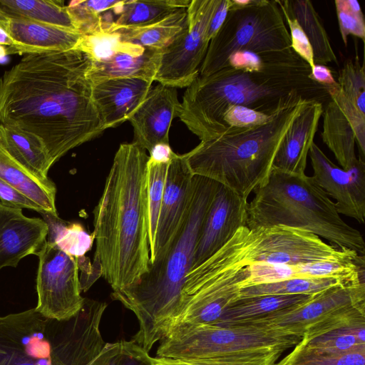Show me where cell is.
Returning <instances> with one entry per match:
<instances>
[{
  "label": "cell",
  "mask_w": 365,
  "mask_h": 365,
  "mask_svg": "<svg viewBox=\"0 0 365 365\" xmlns=\"http://www.w3.org/2000/svg\"><path fill=\"white\" fill-rule=\"evenodd\" d=\"M6 32L14 42L6 54H41L73 49L83 37L75 31L28 19L10 18Z\"/></svg>",
  "instance_id": "obj_20"
},
{
  "label": "cell",
  "mask_w": 365,
  "mask_h": 365,
  "mask_svg": "<svg viewBox=\"0 0 365 365\" xmlns=\"http://www.w3.org/2000/svg\"><path fill=\"white\" fill-rule=\"evenodd\" d=\"M309 77L314 82L324 86L337 83L331 70L324 65L314 64L311 68V73Z\"/></svg>",
  "instance_id": "obj_48"
},
{
  "label": "cell",
  "mask_w": 365,
  "mask_h": 365,
  "mask_svg": "<svg viewBox=\"0 0 365 365\" xmlns=\"http://www.w3.org/2000/svg\"><path fill=\"white\" fill-rule=\"evenodd\" d=\"M231 0H219V3L210 19L207 36L210 41L224 23L231 7Z\"/></svg>",
  "instance_id": "obj_47"
},
{
  "label": "cell",
  "mask_w": 365,
  "mask_h": 365,
  "mask_svg": "<svg viewBox=\"0 0 365 365\" xmlns=\"http://www.w3.org/2000/svg\"><path fill=\"white\" fill-rule=\"evenodd\" d=\"M47 234L43 220L28 217L21 209L0 202V269L16 267L24 257L36 255L46 242Z\"/></svg>",
  "instance_id": "obj_18"
},
{
  "label": "cell",
  "mask_w": 365,
  "mask_h": 365,
  "mask_svg": "<svg viewBox=\"0 0 365 365\" xmlns=\"http://www.w3.org/2000/svg\"><path fill=\"white\" fill-rule=\"evenodd\" d=\"M336 11L339 21V31L344 45H347V38L353 35L365 39V23L363 14L352 11L346 4V0L335 1Z\"/></svg>",
  "instance_id": "obj_42"
},
{
  "label": "cell",
  "mask_w": 365,
  "mask_h": 365,
  "mask_svg": "<svg viewBox=\"0 0 365 365\" xmlns=\"http://www.w3.org/2000/svg\"><path fill=\"white\" fill-rule=\"evenodd\" d=\"M358 281H364V279L292 278L244 287L239 291L238 298L262 295L314 294L335 285Z\"/></svg>",
  "instance_id": "obj_32"
},
{
  "label": "cell",
  "mask_w": 365,
  "mask_h": 365,
  "mask_svg": "<svg viewBox=\"0 0 365 365\" xmlns=\"http://www.w3.org/2000/svg\"><path fill=\"white\" fill-rule=\"evenodd\" d=\"M66 6L78 31L83 35L103 29V12L97 1H73Z\"/></svg>",
  "instance_id": "obj_39"
},
{
  "label": "cell",
  "mask_w": 365,
  "mask_h": 365,
  "mask_svg": "<svg viewBox=\"0 0 365 365\" xmlns=\"http://www.w3.org/2000/svg\"><path fill=\"white\" fill-rule=\"evenodd\" d=\"M148 158L136 143H121L93 211V265L113 292L135 284L148 269Z\"/></svg>",
  "instance_id": "obj_2"
},
{
  "label": "cell",
  "mask_w": 365,
  "mask_h": 365,
  "mask_svg": "<svg viewBox=\"0 0 365 365\" xmlns=\"http://www.w3.org/2000/svg\"><path fill=\"white\" fill-rule=\"evenodd\" d=\"M322 112V102L309 100L306 103L282 138L274 167L290 173H305L308 153Z\"/></svg>",
  "instance_id": "obj_21"
},
{
  "label": "cell",
  "mask_w": 365,
  "mask_h": 365,
  "mask_svg": "<svg viewBox=\"0 0 365 365\" xmlns=\"http://www.w3.org/2000/svg\"><path fill=\"white\" fill-rule=\"evenodd\" d=\"M149 159L159 163L169 162L174 155L170 145L158 144L153 148L149 153Z\"/></svg>",
  "instance_id": "obj_49"
},
{
  "label": "cell",
  "mask_w": 365,
  "mask_h": 365,
  "mask_svg": "<svg viewBox=\"0 0 365 365\" xmlns=\"http://www.w3.org/2000/svg\"><path fill=\"white\" fill-rule=\"evenodd\" d=\"M360 304H365L364 281L335 285L316 294L301 305L235 324L270 327L302 337L309 327L339 311Z\"/></svg>",
  "instance_id": "obj_14"
},
{
  "label": "cell",
  "mask_w": 365,
  "mask_h": 365,
  "mask_svg": "<svg viewBox=\"0 0 365 365\" xmlns=\"http://www.w3.org/2000/svg\"><path fill=\"white\" fill-rule=\"evenodd\" d=\"M326 91L350 123L363 160L365 155V114L342 93L338 83L326 86Z\"/></svg>",
  "instance_id": "obj_38"
},
{
  "label": "cell",
  "mask_w": 365,
  "mask_h": 365,
  "mask_svg": "<svg viewBox=\"0 0 365 365\" xmlns=\"http://www.w3.org/2000/svg\"><path fill=\"white\" fill-rule=\"evenodd\" d=\"M219 0H192L185 31L163 50L155 81L187 88L199 76L210 40L207 32Z\"/></svg>",
  "instance_id": "obj_13"
},
{
  "label": "cell",
  "mask_w": 365,
  "mask_h": 365,
  "mask_svg": "<svg viewBox=\"0 0 365 365\" xmlns=\"http://www.w3.org/2000/svg\"><path fill=\"white\" fill-rule=\"evenodd\" d=\"M48 226V242L66 254L80 259L91 250L93 234H88L83 225L61 220L58 215L41 213Z\"/></svg>",
  "instance_id": "obj_31"
},
{
  "label": "cell",
  "mask_w": 365,
  "mask_h": 365,
  "mask_svg": "<svg viewBox=\"0 0 365 365\" xmlns=\"http://www.w3.org/2000/svg\"><path fill=\"white\" fill-rule=\"evenodd\" d=\"M153 83L135 78H112L93 84L92 99L105 130L128 120L144 101Z\"/></svg>",
  "instance_id": "obj_19"
},
{
  "label": "cell",
  "mask_w": 365,
  "mask_h": 365,
  "mask_svg": "<svg viewBox=\"0 0 365 365\" xmlns=\"http://www.w3.org/2000/svg\"><path fill=\"white\" fill-rule=\"evenodd\" d=\"M92 365H155V358L133 339L122 340L106 342Z\"/></svg>",
  "instance_id": "obj_36"
},
{
  "label": "cell",
  "mask_w": 365,
  "mask_h": 365,
  "mask_svg": "<svg viewBox=\"0 0 365 365\" xmlns=\"http://www.w3.org/2000/svg\"><path fill=\"white\" fill-rule=\"evenodd\" d=\"M247 227L286 226L323 237L331 245L364 255L361 232L346 223L335 203L312 176L273 166L267 180L254 191L247 208Z\"/></svg>",
  "instance_id": "obj_7"
},
{
  "label": "cell",
  "mask_w": 365,
  "mask_h": 365,
  "mask_svg": "<svg viewBox=\"0 0 365 365\" xmlns=\"http://www.w3.org/2000/svg\"><path fill=\"white\" fill-rule=\"evenodd\" d=\"M297 345L320 353L341 354L365 349V324L345 327Z\"/></svg>",
  "instance_id": "obj_33"
},
{
  "label": "cell",
  "mask_w": 365,
  "mask_h": 365,
  "mask_svg": "<svg viewBox=\"0 0 365 365\" xmlns=\"http://www.w3.org/2000/svg\"><path fill=\"white\" fill-rule=\"evenodd\" d=\"M331 247L319 237L286 226H242L217 252L188 274L200 279L222 277L257 262L299 264L327 261Z\"/></svg>",
  "instance_id": "obj_8"
},
{
  "label": "cell",
  "mask_w": 365,
  "mask_h": 365,
  "mask_svg": "<svg viewBox=\"0 0 365 365\" xmlns=\"http://www.w3.org/2000/svg\"><path fill=\"white\" fill-rule=\"evenodd\" d=\"M218 187L215 180L194 175L189 208L165 252L149 264L135 284L111 294L136 316L139 329L133 340L147 352L165 336L177 312L201 228Z\"/></svg>",
  "instance_id": "obj_4"
},
{
  "label": "cell",
  "mask_w": 365,
  "mask_h": 365,
  "mask_svg": "<svg viewBox=\"0 0 365 365\" xmlns=\"http://www.w3.org/2000/svg\"><path fill=\"white\" fill-rule=\"evenodd\" d=\"M265 53L240 50L232 53L227 60V67L246 72H260L265 66Z\"/></svg>",
  "instance_id": "obj_43"
},
{
  "label": "cell",
  "mask_w": 365,
  "mask_h": 365,
  "mask_svg": "<svg viewBox=\"0 0 365 365\" xmlns=\"http://www.w3.org/2000/svg\"><path fill=\"white\" fill-rule=\"evenodd\" d=\"M1 203L15 209L26 208L43 213L42 209L22 192L0 179Z\"/></svg>",
  "instance_id": "obj_44"
},
{
  "label": "cell",
  "mask_w": 365,
  "mask_h": 365,
  "mask_svg": "<svg viewBox=\"0 0 365 365\" xmlns=\"http://www.w3.org/2000/svg\"><path fill=\"white\" fill-rule=\"evenodd\" d=\"M105 302L85 298L68 320L32 308L0 316V365H92L106 342L100 324Z\"/></svg>",
  "instance_id": "obj_6"
},
{
  "label": "cell",
  "mask_w": 365,
  "mask_h": 365,
  "mask_svg": "<svg viewBox=\"0 0 365 365\" xmlns=\"http://www.w3.org/2000/svg\"><path fill=\"white\" fill-rule=\"evenodd\" d=\"M170 161L159 163L148 158L147 163V202L150 253L154 247Z\"/></svg>",
  "instance_id": "obj_34"
},
{
  "label": "cell",
  "mask_w": 365,
  "mask_h": 365,
  "mask_svg": "<svg viewBox=\"0 0 365 365\" xmlns=\"http://www.w3.org/2000/svg\"><path fill=\"white\" fill-rule=\"evenodd\" d=\"M180 109L176 88L161 83L153 86L128 120L133 128V142L149 153L156 145H169L171 123Z\"/></svg>",
  "instance_id": "obj_17"
},
{
  "label": "cell",
  "mask_w": 365,
  "mask_h": 365,
  "mask_svg": "<svg viewBox=\"0 0 365 365\" xmlns=\"http://www.w3.org/2000/svg\"><path fill=\"white\" fill-rule=\"evenodd\" d=\"M301 336L267 326L179 325L160 341L156 357L182 361L279 358Z\"/></svg>",
  "instance_id": "obj_9"
},
{
  "label": "cell",
  "mask_w": 365,
  "mask_h": 365,
  "mask_svg": "<svg viewBox=\"0 0 365 365\" xmlns=\"http://www.w3.org/2000/svg\"><path fill=\"white\" fill-rule=\"evenodd\" d=\"M75 48L86 53L91 60L88 77L93 85L118 78L153 83L163 52L125 41L106 29L83 35Z\"/></svg>",
  "instance_id": "obj_11"
},
{
  "label": "cell",
  "mask_w": 365,
  "mask_h": 365,
  "mask_svg": "<svg viewBox=\"0 0 365 365\" xmlns=\"http://www.w3.org/2000/svg\"><path fill=\"white\" fill-rule=\"evenodd\" d=\"M315 294L262 295L237 298L225 309L214 324L227 325L260 319L304 304Z\"/></svg>",
  "instance_id": "obj_26"
},
{
  "label": "cell",
  "mask_w": 365,
  "mask_h": 365,
  "mask_svg": "<svg viewBox=\"0 0 365 365\" xmlns=\"http://www.w3.org/2000/svg\"><path fill=\"white\" fill-rule=\"evenodd\" d=\"M35 255L38 257L36 310L48 319H70L82 309L85 300L81 294L77 259L47 240Z\"/></svg>",
  "instance_id": "obj_12"
},
{
  "label": "cell",
  "mask_w": 365,
  "mask_h": 365,
  "mask_svg": "<svg viewBox=\"0 0 365 365\" xmlns=\"http://www.w3.org/2000/svg\"><path fill=\"white\" fill-rule=\"evenodd\" d=\"M187 8H180L154 22L135 26L104 28L117 33L120 38L143 47L164 50L170 45L188 25Z\"/></svg>",
  "instance_id": "obj_24"
},
{
  "label": "cell",
  "mask_w": 365,
  "mask_h": 365,
  "mask_svg": "<svg viewBox=\"0 0 365 365\" xmlns=\"http://www.w3.org/2000/svg\"><path fill=\"white\" fill-rule=\"evenodd\" d=\"M322 115V139L333 153L341 168L346 170L358 160L355 152L356 138L354 130L331 99L327 104Z\"/></svg>",
  "instance_id": "obj_27"
},
{
  "label": "cell",
  "mask_w": 365,
  "mask_h": 365,
  "mask_svg": "<svg viewBox=\"0 0 365 365\" xmlns=\"http://www.w3.org/2000/svg\"><path fill=\"white\" fill-rule=\"evenodd\" d=\"M351 180L357 197L365 202V163L361 158H358L351 167L345 170Z\"/></svg>",
  "instance_id": "obj_46"
},
{
  "label": "cell",
  "mask_w": 365,
  "mask_h": 365,
  "mask_svg": "<svg viewBox=\"0 0 365 365\" xmlns=\"http://www.w3.org/2000/svg\"><path fill=\"white\" fill-rule=\"evenodd\" d=\"M276 1L282 11L284 19L286 20L290 29L292 49L305 61L310 68H312L314 63L311 45L304 31L293 16L288 4V0Z\"/></svg>",
  "instance_id": "obj_40"
},
{
  "label": "cell",
  "mask_w": 365,
  "mask_h": 365,
  "mask_svg": "<svg viewBox=\"0 0 365 365\" xmlns=\"http://www.w3.org/2000/svg\"><path fill=\"white\" fill-rule=\"evenodd\" d=\"M292 48L289 33L276 0H251L243 7L231 6L222 26L210 40L199 76H207L227 67L237 51L256 53Z\"/></svg>",
  "instance_id": "obj_10"
},
{
  "label": "cell",
  "mask_w": 365,
  "mask_h": 365,
  "mask_svg": "<svg viewBox=\"0 0 365 365\" xmlns=\"http://www.w3.org/2000/svg\"><path fill=\"white\" fill-rule=\"evenodd\" d=\"M0 45L13 46L14 42L9 34L0 27Z\"/></svg>",
  "instance_id": "obj_51"
},
{
  "label": "cell",
  "mask_w": 365,
  "mask_h": 365,
  "mask_svg": "<svg viewBox=\"0 0 365 365\" xmlns=\"http://www.w3.org/2000/svg\"><path fill=\"white\" fill-rule=\"evenodd\" d=\"M278 359V358L215 359L185 361L189 362L192 365H274Z\"/></svg>",
  "instance_id": "obj_45"
},
{
  "label": "cell",
  "mask_w": 365,
  "mask_h": 365,
  "mask_svg": "<svg viewBox=\"0 0 365 365\" xmlns=\"http://www.w3.org/2000/svg\"><path fill=\"white\" fill-rule=\"evenodd\" d=\"M0 142L31 173L41 180H49L48 172L54 163L38 136L18 128L0 124Z\"/></svg>",
  "instance_id": "obj_25"
},
{
  "label": "cell",
  "mask_w": 365,
  "mask_h": 365,
  "mask_svg": "<svg viewBox=\"0 0 365 365\" xmlns=\"http://www.w3.org/2000/svg\"><path fill=\"white\" fill-rule=\"evenodd\" d=\"M247 200L219 184L201 228L191 269L222 247L238 228L247 226Z\"/></svg>",
  "instance_id": "obj_16"
},
{
  "label": "cell",
  "mask_w": 365,
  "mask_h": 365,
  "mask_svg": "<svg viewBox=\"0 0 365 365\" xmlns=\"http://www.w3.org/2000/svg\"><path fill=\"white\" fill-rule=\"evenodd\" d=\"M192 0L121 1L112 9L118 15L111 25L135 26L158 21L180 8H187Z\"/></svg>",
  "instance_id": "obj_30"
},
{
  "label": "cell",
  "mask_w": 365,
  "mask_h": 365,
  "mask_svg": "<svg viewBox=\"0 0 365 365\" xmlns=\"http://www.w3.org/2000/svg\"><path fill=\"white\" fill-rule=\"evenodd\" d=\"M274 112L267 114L242 106H230L223 114L222 123L227 128H252L269 122Z\"/></svg>",
  "instance_id": "obj_41"
},
{
  "label": "cell",
  "mask_w": 365,
  "mask_h": 365,
  "mask_svg": "<svg viewBox=\"0 0 365 365\" xmlns=\"http://www.w3.org/2000/svg\"><path fill=\"white\" fill-rule=\"evenodd\" d=\"M10 18L0 9V27L6 31Z\"/></svg>",
  "instance_id": "obj_52"
},
{
  "label": "cell",
  "mask_w": 365,
  "mask_h": 365,
  "mask_svg": "<svg viewBox=\"0 0 365 365\" xmlns=\"http://www.w3.org/2000/svg\"><path fill=\"white\" fill-rule=\"evenodd\" d=\"M288 4L309 41L314 64L337 63L327 33L312 3L309 0H288Z\"/></svg>",
  "instance_id": "obj_29"
},
{
  "label": "cell",
  "mask_w": 365,
  "mask_h": 365,
  "mask_svg": "<svg viewBox=\"0 0 365 365\" xmlns=\"http://www.w3.org/2000/svg\"><path fill=\"white\" fill-rule=\"evenodd\" d=\"M0 9L9 18L28 19L79 32L62 1L0 0Z\"/></svg>",
  "instance_id": "obj_28"
},
{
  "label": "cell",
  "mask_w": 365,
  "mask_h": 365,
  "mask_svg": "<svg viewBox=\"0 0 365 365\" xmlns=\"http://www.w3.org/2000/svg\"><path fill=\"white\" fill-rule=\"evenodd\" d=\"M0 179L38 205L43 213L58 216L56 187L51 180H43L16 161L0 142Z\"/></svg>",
  "instance_id": "obj_23"
},
{
  "label": "cell",
  "mask_w": 365,
  "mask_h": 365,
  "mask_svg": "<svg viewBox=\"0 0 365 365\" xmlns=\"http://www.w3.org/2000/svg\"><path fill=\"white\" fill-rule=\"evenodd\" d=\"M155 365H192L189 362L167 358L155 357Z\"/></svg>",
  "instance_id": "obj_50"
},
{
  "label": "cell",
  "mask_w": 365,
  "mask_h": 365,
  "mask_svg": "<svg viewBox=\"0 0 365 365\" xmlns=\"http://www.w3.org/2000/svg\"><path fill=\"white\" fill-rule=\"evenodd\" d=\"M308 155L313 178L329 197L336 200L334 203L338 213L364 224L365 202L357 197L348 173L335 165L314 142Z\"/></svg>",
  "instance_id": "obj_22"
},
{
  "label": "cell",
  "mask_w": 365,
  "mask_h": 365,
  "mask_svg": "<svg viewBox=\"0 0 365 365\" xmlns=\"http://www.w3.org/2000/svg\"><path fill=\"white\" fill-rule=\"evenodd\" d=\"M194 175L185 154L174 153L168 169L155 240L149 264L163 255L174 238L189 208Z\"/></svg>",
  "instance_id": "obj_15"
},
{
  "label": "cell",
  "mask_w": 365,
  "mask_h": 365,
  "mask_svg": "<svg viewBox=\"0 0 365 365\" xmlns=\"http://www.w3.org/2000/svg\"><path fill=\"white\" fill-rule=\"evenodd\" d=\"M311 68L292 48L265 53L260 72L224 68L198 76L183 94L178 118L201 141L216 138L227 128L222 123L230 106H242L272 113L282 100L297 91L309 100L328 95L325 86L309 78Z\"/></svg>",
  "instance_id": "obj_3"
},
{
  "label": "cell",
  "mask_w": 365,
  "mask_h": 365,
  "mask_svg": "<svg viewBox=\"0 0 365 365\" xmlns=\"http://www.w3.org/2000/svg\"><path fill=\"white\" fill-rule=\"evenodd\" d=\"M342 93L365 114V72L364 65L358 58L348 59L340 69L337 82Z\"/></svg>",
  "instance_id": "obj_37"
},
{
  "label": "cell",
  "mask_w": 365,
  "mask_h": 365,
  "mask_svg": "<svg viewBox=\"0 0 365 365\" xmlns=\"http://www.w3.org/2000/svg\"><path fill=\"white\" fill-rule=\"evenodd\" d=\"M274 365H365V349L330 354L297 344L289 354Z\"/></svg>",
  "instance_id": "obj_35"
},
{
  "label": "cell",
  "mask_w": 365,
  "mask_h": 365,
  "mask_svg": "<svg viewBox=\"0 0 365 365\" xmlns=\"http://www.w3.org/2000/svg\"><path fill=\"white\" fill-rule=\"evenodd\" d=\"M83 51L26 54L0 77V124L38 136L55 163L105 130Z\"/></svg>",
  "instance_id": "obj_1"
},
{
  "label": "cell",
  "mask_w": 365,
  "mask_h": 365,
  "mask_svg": "<svg viewBox=\"0 0 365 365\" xmlns=\"http://www.w3.org/2000/svg\"><path fill=\"white\" fill-rule=\"evenodd\" d=\"M308 101L292 91L269 122L252 128H227L219 136L201 141L185 153L190 171L247 200L269 176L282 138Z\"/></svg>",
  "instance_id": "obj_5"
}]
</instances>
